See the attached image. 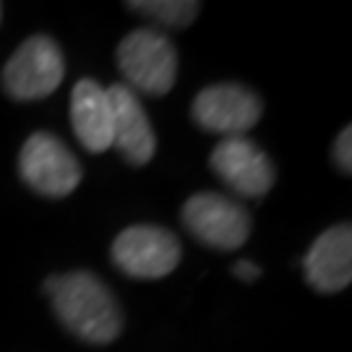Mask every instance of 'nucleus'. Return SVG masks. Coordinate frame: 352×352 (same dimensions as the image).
I'll return each instance as SVG.
<instances>
[{"label": "nucleus", "instance_id": "1", "mask_svg": "<svg viewBox=\"0 0 352 352\" xmlns=\"http://www.w3.org/2000/svg\"><path fill=\"white\" fill-rule=\"evenodd\" d=\"M52 311L74 331L78 340L89 344H110L123 329V314L115 295L100 277L89 272H71L45 282Z\"/></svg>", "mask_w": 352, "mask_h": 352}, {"label": "nucleus", "instance_id": "2", "mask_svg": "<svg viewBox=\"0 0 352 352\" xmlns=\"http://www.w3.org/2000/svg\"><path fill=\"white\" fill-rule=\"evenodd\" d=\"M118 65L133 94L164 97L175 87L177 50L164 32L144 26L118 45Z\"/></svg>", "mask_w": 352, "mask_h": 352}, {"label": "nucleus", "instance_id": "3", "mask_svg": "<svg viewBox=\"0 0 352 352\" xmlns=\"http://www.w3.org/2000/svg\"><path fill=\"white\" fill-rule=\"evenodd\" d=\"M65 76L63 52L47 34H34L19 45L3 68V89L19 102L45 100Z\"/></svg>", "mask_w": 352, "mask_h": 352}, {"label": "nucleus", "instance_id": "4", "mask_svg": "<svg viewBox=\"0 0 352 352\" xmlns=\"http://www.w3.org/2000/svg\"><path fill=\"white\" fill-rule=\"evenodd\" d=\"M19 170L26 186L47 199H65L81 183V164L74 151L47 131H37L24 141Z\"/></svg>", "mask_w": 352, "mask_h": 352}, {"label": "nucleus", "instance_id": "5", "mask_svg": "<svg viewBox=\"0 0 352 352\" xmlns=\"http://www.w3.org/2000/svg\"><path fill=\"white\" fill-rule=\"evenodd\" d=\"M180 240L160 225H133L113 243L115 266L133 279H162L180 264Z\"/></svg>", "mask_w": 352, "mask_h": 352}, {"label": "nucleus", "instance_id": "6", "mask_svg": "<svg viewBox=\"0 0 352 352\" xmlns=\"http://www.w3.org/2000/svg\"><path fill=\"white\" fill-rule=\"evenodd\" d=\"M183 225L204 245L235 251L251 235V214L222 193H196L183 206Z\"/></svg>", "mask_w": 352, "mask_h": 352}, {"label": "nucleus", "instance_id": "7", "mask_svg": "<svg viewBox=\"0 0 352 352\" xmlns=\"http://www.w3.org/2000/svg\"><path fill=\"white\" fill-rule=\"evenodd\" d=\"M261 113H264L261 97L253 89L235 81L201 89L190 104L193 120L204 131H212L222 139L248 133L261 120Z\"/></svg>", "mask_w": 352, "mask_h": 352}, {"label": "nucleus", "instance_id": "8", "mask_svg": "<svg viewBox=\"0 0 352 352\" xmlns=\"http://www.w3.org/2000/svg\"><path fill=\"white\" fill-rule=\"evenodd\" d=\"M209 164L222 177V183L243 199H261L272 190L277 177V170L266 151L245 136H230L219 141L212 149Z\"/></svg>", "mask_w": 352, "mask_h": 352}, {"label": "nucleus", "instance_id": "9", "mask_svg": "<svg viewBox=\"0 0 352 352\" xmlns=\"http://www.w3.org/2000/svg\"><path fill=\"white\" fill-rule=\"evenodd\" d=\"M107 100L113 113V144L133 167L146 164L157 151V136L139 94L126 84H113L107 89Z\"/></svg>", "mask_w": 352, "mask_h": 352}, {"label": "nucleus", "instance_id": "10", "mask_svg": "<svg viewBox=\"0 0 352 352\" xmlns=\"http://www.w3.org/2000/svg\"><path fill=\"white\" fill-rule=\"evenodd\" d=\"M305 277L318 292H340L352 279V227L334 225L314 240L302 258Z\"/></svg>", "mask_w": 352, "mask_h": 352}, {"label": "nucleus", "instance_id": "11", "mask_svg": "<svg viewBox=\"0 0 352 352\" xmlns=\"http://www.w3.org/2000/svg\"><path fill=\"white\" fill-rule=\"evenodd\" d=\"M71 123L76 139L91 154H102L113 146V113L107 89L91 78H81L71 91Z\"/></svg>", "mask_w": 352, "mask_h": 352}, {"label": "nucleus", "instance_id": "12", "mask_svg": "<svg viewBox=\"0 0 352 352\" xmlns=\"http://www.w3.org/2000/svg\"><path fill=\"white\" fill-rule=\"evenodd\" d=\"M126 8L139 16H146L157 24L170 26V29H186L196 21L201 3H193V0H131L126 3Z\"/></svg>", "mask_w": 352, "mask_h": 352}, {"label": "nucleus", "instance_id": "13", "mask_svg": "<svg viewBox=\"0 0 352 352\" xmlns=\"http://www.w3.org/2000/svg\"><path fill=\"white\" fill-rule=\"evenodd\" d=\"M352 128L347 126L342 131L337 141H334V160H337V167H340L342 173H352Z\"/></svg>", "mask_w": 352, "mask_h": 352}, {"label": "nucleus", "instance_id": "14", "mask_svg": "<svg viewBox=\"0 0 352 352\" xmlns=\"http://www.w3.org/2000/svg\"><path fill=\"white\" fill-rule=\"evenodd\" d=\"M232 272H235V277L243 279V282H253V279L261 274V269L253 264V261H238V264L232 266Z\"/></svg>", "mask_w": 352, "mask_h": 352}, {"label": "nucleus", "instance_id": "15", "mask_svg": "<svg viewBox=\"0 0 352 352\" xmlns=\"http://www.w3.org/2000/svg\"><path fill=\"white\" fill-rule=\"evenodd\" d=\"M0 11H3V8H0Z\"/></svg>", "mask_w": 352, "mask_h": 352}]
</instances>
